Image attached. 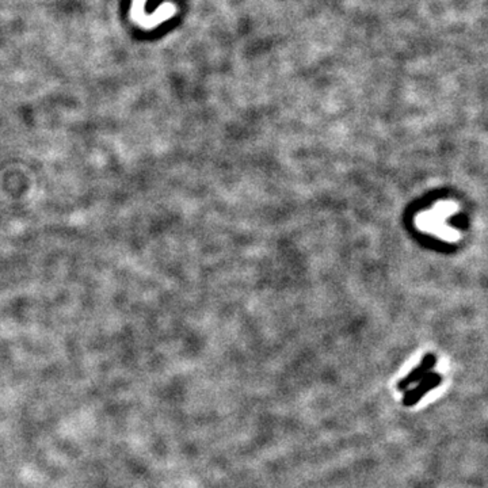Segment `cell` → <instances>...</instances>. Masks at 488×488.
Masks as SVG:
<instances>
[{
    "mask_svg": "<svg viewBox=\"0 0 488 488\" xmlns=\"http://www.w3.org/2000/svg\"><path fill=\"white\" fill-rule=\"evenodd\" d=\"M145 1L147 0H133L130 8V18L134 25L145 30H152L170 19L177 12V6L174 3L161 4L156 11L151 15L145 14Z\"/></svg>",
    "mask_w": 488,
    "mask_h": 488,
    "instance_id": "1",
    "label": "cell"
},
{
    "mask_svg": "<svg viewBox=\"0 0 488 488\" xmlns=\"http://www.w3.org/2000/svg\"><path fill=\"white\" fill-rule=\"evenodd\" d=\"M435 363H437V357L434 354H427L411 373H408L404 379L399 381L397 390L400 392H406L413 384L421 381L427 373H430V369H433Z\"/></svg>",
    "mask_w": 488,
    "mask_h": 488,
    "instance_id": "3",
    "label": "cell"
},
{
    "mask_svg": "<svg viewBox=\"0 0 488 488\" xmlns=\"http://www.w3.org/2000/svg\"><path fill=\"white\" fill-rule=\"evenodd\" d=\"M442 383V377L437 373H427L421 381H418V386L414 387L413 390H406L404 397H403V406L404 407H413L418 404V401L422 399L424 395L434 388H437Z\"/></svg>",
    "mask_w": 488,
    "mask_h": 488,
    "instance_id": "2",
    "label": "cell"
}]
</instances>
